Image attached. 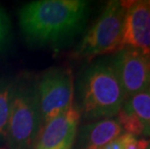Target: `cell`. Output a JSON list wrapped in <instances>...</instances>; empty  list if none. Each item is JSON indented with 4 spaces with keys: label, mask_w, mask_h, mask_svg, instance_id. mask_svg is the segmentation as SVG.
<instances>
[{
    "label": "cell",
    "mask_w": 150,
    "mask_h": 149,
    "mask_svg": "<svg viewBox=\"0 0 150 149\" xmlns=\"http://www.w3.org/2000/svg\"><path fill=\"white\" fill-rule=\"evenodd\" d=\"M37 93L43 126L75 105L72 72L64 68L49 69L37 81Z\"/></svg>",
    "instance_id": "cell-5"
},
{
    "label": "cell",
    "mask_w": 150,
    "mask_h": 149,
    "mask_svg": "<svg viewBox=\"0 0 150 149\" xmlns=\"http://www.w3.org/2000/svg\"><path fill=\"white\" fill-rule=\"evenodd\" d=\"M76 98L75 106L83 120L92 122L117 115L126 95L110 60H97L82 69Z\"/></svg>",
    "instance_id": "cell-2"
},
{
    "label": "cell",
    "mask_w": 150,
    "mask_h": 149,
    "mask_svg": "<svg viewBox=\"0 0 150 149\" xmlns=\"http://www.w3.org/2000/svg\"><path fill=\"white\" fill-rule=\"evenodd\" d=\"M122 136H120L119 138H117L116 139H114V141L110 142V143L107 144L106 146L103 147L102 149H125V146H124V141H123V137H122Z\"/></svg>",
    "instance_id": "cell-15"
},
{
    "label": "cell",
    "mask_w": 150,
    "mask_h": 149,
    "mask_svg": "<svg viewBox=\"0 0 150 149\" xmlns=\"http://www.w3.org/2000/svg\"><path fill=\"white\" fill-rule=\"evenodd\" d=\"M81 115L74 105L42 126L33 149H73Z\"/></svg>",
    "instance_id": "cell-7"
},
{
    "label": "cell",
    "mask_w": 150,
    "mask_h": 149,
    "mask_svg": "<svg viewBox=\"0 0 150 149\" xmlns=\"http://www.w3.org/2000/svg\"><path fill=\"white\" fill-rule=\"evenodd\" d=\"M41 127L37 81L29 76H21L14 83L6 147L33 149Z\"/></svg>",
    "instance_id": "cell-3"
},
{
    "label": "cell",
    "mask_w": 150,
    "mask_h": 149,
    "mask_svg": "<svg viewBox=\"0 0 150 149\" xmlns=\"http://www.w3.org/2000/svg\"><path fill=\"white\" fill-rule=\"evenodd\" d=\"M89 15L84 0H39L22 6L18 24L27 41L61 46L82 32Z\"/></svg>",
    "instance_id": "cell-1"
},
{
    "label": "cell",
    "mask_w": 150,
    "mask_h": 149,
    "mask_svg": "<svg viewBox=\"0 0 150 149\" xmlns=\"http://www.w3.org/2000/svg\"><path fill=\"white\" fill-rule=\"evenodd\" d=\"M110 60L126 98L150 88V55L124 47Z\"/></svg>",
    "instance_id": "cell-6"
},
{
    "label": "cell",
    "mask_w": 150,
    "mask_h": 149,
    "mask_svg": "<svg viewBox=\"0 0 150 149\" xmlns=\"http://www.w3.org/2000/svg\"><path fill=\"white\" fill-rule=\"evenodd\" d=\"M14 83L11 78H0V149L6 146Z\"/></svg>",
    "instance_id": "cell-10"
},
{
    "label": "cell",
    "mask_w": 150,
    "mask_h": 149,
    "mask_svg": "<svg viewBox=\"0 0 150 149\" xmlns=\"http://www.w3.org/2000/svg\"><path fill=\"white\" fill-rule=\"evenodd\" d=\"M121 109L138 117L144 125V131L148 129L150 127V88L126 98Z\"/></svg>",
    "instance_id": "cell-11"
},
{
    "label": "cell",
    "mask_w": 150,
    "mask_h": 149,
    "mask_svg": "<svg viewBox=\"0 0 150 149\" xmlns=\"http://www.w3.org/2000/svg\"><path fill=\"white\" fill-rule=\"evenodd\" d=\"M125 18L123 47H128L150 55V0L123 1Z\"/></svg>",
    "instance_id": "cell-8"
},
{
    "label": "cell",
    "mask_w": 150,
    "mask_h": 149,
    "mask_svg": "<svg viewBox=\"0 0 150 149\" xmlns=\"http://www.w3.org/2000/svg\"><path fill=\"white\" fill-rule=\"evenodd\" d=\"M123 141L125 149H139L138 146V139L134 136L129 134H123Z\"/></svg>",
    "instance_id": "cell-14"
},
{
    "label": "cell",
    "mask_w": 150,
    "mask_h": 149,
    "mask_svg": "<svg viewBox=\"0 0 150 149\" xmlns=\"http://www.w3.org/2000/svg\"><path fill=\"white\" fill-rule=\"evenodd\" d=\"M125 11L123 1L108 2L99 18L74 49V58L90 59L122 49Z\"/></svg>",
    "instance_id": "cell-4"
},
{
    "label": "cell",
    "mask_w": 150,
    "mask_h": 149,
    "mask_svg": "<svg viewBox=\"0 0 150 149\" xmlns=\"http://www.w3.org/2000/svg\"><path fill=\"white\" fill-rule=\"evenodd\" d=\"M116 117V120L120 124V126L122 127L123 131L126 132V134L132 135L135 138L138 137V136L143 135V133H144V125L133 113L127 112L121 109L119 112L117 113Z\"/></svg>",
    "instance_id": "cell-12"
},
{
    "label": "cell",
    "mask_w": 150,
    "mask_h": 149,
    "mask_svg": "<svg viewBox=\"0 0 150 149\" xmlns=\"http://www.w3.org/2000/svg\"><path fill=\"white\" fill-rule=\"evenodd\" d=\"M143 136H145V137H150V127L148 129H146L144 133H143Z\"/></svg>",
    "instance_id": "cell-16"
},
{
    "label": "cell",
    "mask_w": 150,
    "mask_h": 149,
    "mask_svg": "<svg viewBox=\"0 0 150 149\" xmlns=\"http://www.w3.org/2000/svg\"><path fill=\"white\" fill-rule=\"evenodd\" d=\"M122 135L123 129L116 119L92 121L78 131L73 149H102Z\"/></svg>",
    "instance_id": "cell-9"
},
{
    "label": "cell",
    "mask_w": 150,
    "mask_h": 149,
    "mask_svg": "<svg viewBox=\"0 0 150 149\" xmlns=\"http://www.w3.org/2000/svg\"><path fill=\"white\" fill-rule=\"evenodd\" d=\"M11 31V23L8 15L0 6V52L4 49L8 42Z\"/></svg>",
    "instance_id": "cell-13"
},
{
    "label": "cell",
    "mask_w": 150,
    "mask_h": 149,
    "mask_svg": "<svg viewBox=\"0 0 150 149\" xmlns=\"http://www.w3.org/2000/svg\"><path fill=\"white\" fill-rule=\"evenodd\" d=\"M144 149H150V141H149V143H148V145H147V146H146Z\"/></svg>",
    "instance_id": "cell-17"
}]
</instances>
